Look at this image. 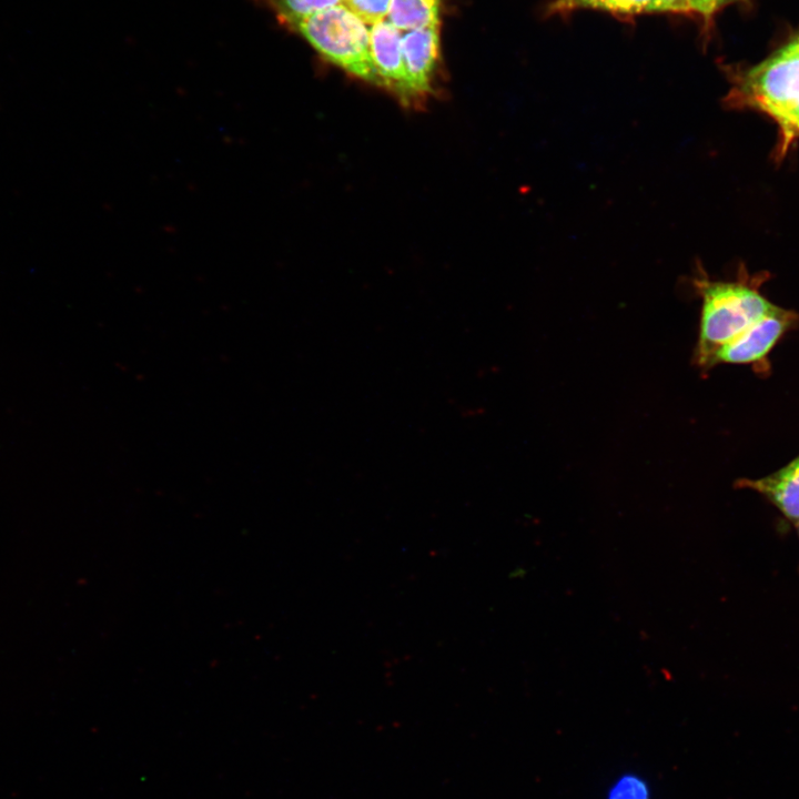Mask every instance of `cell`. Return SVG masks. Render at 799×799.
Segmentation results:
<instances>
[{
	"label": "cell",
	"mask_w": 799,
	"mask_h": 799,
	"mask_svg": "<svg viewBox=\"0 0 799 799\" xmlns=\"http://www.w3.org/2000/svg\"><path fill=\"white\" fill-rule=\"evenodd\" d=\"M660 11L677 13L690 12L688 0H658Z\"/></svg>",
	"instance_id": "15"
},
{
	"label": "cell",
	"mask_w": 799,
	"mask_h": 799,
	"mask_svg": "<svg viewBox=\"0 0 799 799\" xmlns=\"http://www.w3.org/2000/svg\"><path fill=\"white\" fill-rule=\"evenodd\" d=\"M799 99V51L789 44L747 70L728 95V102L759 109L778 123Z\"/></svg>",
	"instance_id": "3"
},
{
	"label": "cell",
	"mask_w": 799,
	"mask_h": 799,
	"mask_svg": "<svg viewBox=\"0 0 799 799\" xmlns=\"http://www.w3.org/2000/svg\"><path fill=\"white\" fill-rule=\"evenodd\" d=\"M441 0H392L388 21L398 30L439 26Z\"/></svg>",
	"instance_id": "8"
},
{
	"label": "cell",
	"mask_w": 799,
	"mask_h": 799,
	"mask_svg": "<svg viewBox=\"0 0 799 799\" xmlns=\"http://www.w3.org/2000/svg\"><path fill=\"white\" fill-rule=\"evenodd\" d=\"M745 0H688L690 12H696L705 19H710L717 11L726 6Z\"/></svg>",
	"instance_id": "13"
},
{
	"label": "cell",
	"mask_w": 799,
	"mask_h": 799,
	"mask_svg": "<svg viewBox=\"0 0 799 799\" xmlns=\"http://www.w3.org/2000/svg\"><path fill=\"white\" fill-rule=\"evenodd\" d=\"M323 58L378 85L370 50V29L344 4L318 11L293 26Z\"/></svg>",
	"instance_id": "2"
},
{
	"label": "cell",
	"mask_w": 799,
	"mask_h": 799,
	"mask_svg": "<svg viewBox=\"0 0 799 799\" xmlns=\"http://www.w3.org/2000/svg\"><path fill=\"white\" fill-rule=\"evenodd\" d=\"M796 524H797V529H798V535H799V520Z\"/></svg>",
	"instance_id": "17"
},
{
	"label": "cell",
	"mask_w": 799,
	"mask_h": 799,
	"mask_svg": "<svg viewBox=\"0 0 799 799\" xmlns=\"http://www.w3.org/2000/svg\"><path fill=\"white\" fill-rule=\"evenodd\" d=\"M576 9L603 10L624 16L660 12L658 0H555L550 6L552 12Z\"/></svg>",
	"instance_id": "9"
},
{
	"label": "cell",
	"mask_w": 799,
	"mask_h": 799,
	"mask_svg": "<svg viewBox=\"0 0 799 799\" xmlns=\"http://www.w3.org/2000/svg\"><path fill=\"white\" fill-rule=\"evenodd\" d=\"M694 286L702 302L695 351L700 367H710L714 355L725 344L775 307L747 280L712 281L700 270Z\"/></svg>",
	"instance_id": "1"
},
{
	"label": "cell",
	"mask_w": 799,
	"mask_h": 799,
	"mask_svg": "<svg viewBox=\"0 0 799 799\" xmlns=\"http://www.w3.org/2000/svg\"><path fill=\"white\" fill-rule=\"evenodd\" d=\"M646 786L636 778L625 777L611 789L609 799H647Z\"/></svg>",
	"instance_id": "12"
},
{
	"label": "cell",
	"mask_w": 799,
	"mask_h": 799,
	"mask_svg": "<svg viewBox=\"0 0 799 799\" xmlns=\"http://www.w3.org/2000/svg\"><path fill=\"white\" fill-rule=\"evenodd\" d=\"M289 27L318 11L341 4L342 0H264Z\"/></svg>",
	"instance_id": "10"
},
{
	"label": "cell",
	"mask_w": 799,
	"mask_h": 799,
	"mask_svg": "<svg viewBox=\"0 0 799 799\" xmlns=\"http://www.w3.org/2000/svg\"><path fill=\"white\" fill-rule=\"evenodd\" d=\"M738 486L762 495L789 520H799V455L763 477L740 479Z\"/></svg>",
	"instance_id": "7"
},
{
	"label": "cell",
	"mask_w": 799,
	"mask_h": 799,
	"mask_svg": "<svg viewBox=\"0 0 799 799\" xmlns=\"http://www.w3.org/2000/svg\"><path fill=\"white\" fill-rule=\"evenodd\" d=\"M392 0H342L347 9L357 16L364 23L374 24L382 21L390 10Z\"/></svg>",
	"instance_id": "11"
},
{
	"label": "cell",
	"mask_w": 799,
	"mask_h": 799,
	"mask_svg": "<svg viewBox=\"0 0 799 799\" xmlns=\"http://www.w3.org/2000/svg\"><path fill=\"white\" fill-rule=\"evenodd\" d=\"M402 53L412 88L422 103L434 89L441 55L439 26L408 31L402 38Z\"/></svg>",
	"instance_id": "6"
},
{
	"label": "cell",
	"mask_w": 799,
	"mask_h": 799,
	"mask_svg": "<svg viewBox=\"0 0 799 799\" xmlns=\"http://www.w3.org/2000/svg\"><path fill=\"white\" fill-rule=\"evenodd\" d=\"M799 315L775 305L767 314L752 323L734 340L725 344L712 357L715 364H760L793 327Z\"/></svg>",
	"instance_id": "4"
},
{
	"label": "cell",
	"mask_w": 799,
	"mask_h": 799,
	"mask_svg": "<svg viewBox=\"0 0 799 799\" xmlns=\"http://www.w3.org/2000/svg\"><path fill=\"white\" fill-rule=\"evenodd\" d=\"M370 50L378 85L394 93L402 104L417 105L402 53V37L390 21H378L370 29Z\"/></svg>",
	"instance_id": "5"
},
{
	"label": "cell",
	"mask_w": 799,
	"mask_h": 799,
	"mask_svg": "<svg viewBox=\"0 0 799 799\" xmlns=\"http://www.w3.org/2000/svg\"><path fill=\"white\" fill-rule=\"evenodd\" d=\"M783 135V142L787 144L792 139L799 136V99L788 115L779 122Z\"/></svg>",
	"instance_id": "14"
},
{
	"label": "cell",
	"mask_w": 799,
	"mask_h": 799,
	"mask_svg": "<svg viewBox=\"0 0 799 799\" xmlns=\"http://www.w3.org/2000/svg\"><path fill=\"white\" fill-rule=\"evenodd\" d=\"M792 49L799 51V36L788 43Z\"/></svg>",
	"instance_id": "16"
}]
</instances>
